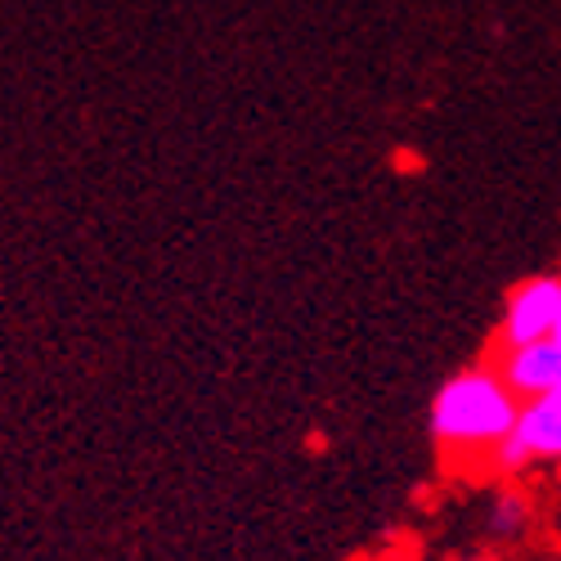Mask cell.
<instances>
[{
    "instance_id": "5",
    "label": "cell",
    "mask_w": 561,
    "mask_h": 561,
    "mask_svg": "<svg viewBox=\"0 0 561 561\" xmlns=\"http://www.w3.org/2000/svg\"><path fill=\"white\" fill-rule=\"evenodd\" d=\"M530 526H535V503H530L526 490L507 485V490H499V494L490 499V507H485V535H490V539L517 543V539L530 535Z\"/></svg>"
},
{
    "instance_id": "1",
    "label": "cell",
    "mask_w": 561,
    "mask_h": 561,
    "mask_svg": "<svg viewBox=\"0 0 561 561\" xmlns=\"http://www.w3.org/2000/svg\"><path fill=\"white\" fill-rule=\"evenodd\" d=\"M517 413H522V396L503 382L499 364H472L454 373L436 391L427 427L445 458L490 467L499 445L517 427Z\"/></svg>"
},
{
    "instance_id": "7",
    "label": "cell",
    "mask_w": 561,
    "mask_h": 561,
    "mask_svg": "<svg viewBox=\"0 0 561 561\" xmlns=\"http://www.w3.org/2000/svg\"><path fill=\"white\" fill-rule=\"evenodd\" d=\"M535 561H561V557H535Z\"/></svg>"
},
{
    "instance_id": "8",
    "label": "cell",
    "mask_w": 561,
    "mask_h": 561,
    "mask_svg": "<svg viewBox=\"0 0 561 561\" xmlns=\"http://www.w3.org/2000/svg\"><path fill=\"white\" fill-rule=\"evenodd\" d=\"M552 337H557V342H561V323H557V333H552Z\"/></svg>"
},
{
    "instance_id": "4",
    "label": "cell",
    "mask_w": 561,
    "mask_h": 561,
    "mask_svg": "<svg viewBox=\"0 0 561 561\" xmlns=\"http://www.w3.org/2000/svg\"><path fill=\"white\" fill-rule=\"evenodd\" d=\"M494 364L503 373V382L517 391L522 400L561 391V342L557 337L526 342V346H503Z\"/></svg>"
},
{
    "instance_id": "6",
    "label": "cell",
    "mask_w": 561,
    "mask_h": 561,
    "mask_svg": "<svg viewBox=\"0 0 561 561\" xmlns=\"http://www.w3.org/2000/svg\"><path fill=\"white\" fill-rule=\"evenodd\" d=\"M454 561H494V557H481V552H472V557H454Z\"/></svg>"
},
{
    "instance_id": "2",
    "label": "cell",
    "mask_w": 561,
    "mask_h": 561,
    "mask_svg": "<svg viewBox=\"0 0 561 561\" xmlns=\"http://www.w3.org/2000/svg\"><path fill=\"white\" fill-rule=\"evenodd\" d=\"M557 462H561V391L522 400L517 427L499 445L490 467L503 477H522V472H535V467H557Z\"/></svg>"
},
{
    "instance_id": "3",
    "label": "cell",
    "mask_w": 561,
    "mask_h": 561,
    "mask_svg": "<svg viewBox=\"0 0 561 561\" xmlns=\"http://www.w3.org/2000/svg\"><path fill=\"white\" fill-rule=\"evenodd\" d=\"M561 323V274H530L503 301L499 319V351L503 346H526L543 342Z\"/></svg>"
}]
</instances>
